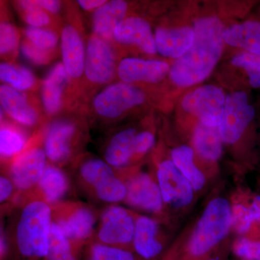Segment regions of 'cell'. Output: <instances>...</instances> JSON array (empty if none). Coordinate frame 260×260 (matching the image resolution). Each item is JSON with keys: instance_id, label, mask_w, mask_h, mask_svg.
<instances>
[{"instance_id": "3957f363", "label": "cell", "mask_w": 260, "mask_h": 260, "mask_svg": "<svg viewBox=\"0 0 260 260\" xmlns=\"http://www.w3.org/2000/svg\"><path fill=\"white\" fill-rule=\"evenodd\" d=\"M232 221V208L228 200L216 198L210 201L189 240L191 255L200 257L208 254L226 237Z\"/></svg>"}, {"instance_id": "ee69618b", "label": "cell", "mask_w": 260, "mask_h": 260, "mask_svg": "<svg viewBox=\"0 0 260 260\" xmlns=\"http://www.w3.org/2000/svg\"><path fill=\"white\" fill-rule=\"evenodd\" d=\"M8 250V244H7L6 239L4 234L1 233V238H0V253H1V257L6 254Z\"/></svg>"}, {"instance_id": "5bb4252c", "label": "cell", "mask_w": 260, "mask_h": 260, "mask_svg": "<svg viewBox=\"0 0 260 260\" xmlns=\"http://www.w3.org/2000/svg\"><path fill=\"white\" fill-rule=\"evenodd\" d=\"M114 39L121 44L138 46L147 54L157 52L155 38L150 25L138 17L124 19L116 28Z\"/></svg>"}, {"instance_id": "e0dca14e", "label": "cell", "mask_w": 260, "mask_h": 260, "mask_svg": "<svg viewBox=\"0 0 260 260\" xmlns=\"http://www.w3.org/2000/svg\"><path fill=\"white\" fill-rule=\"evenodd\" d=\"M70 241H83L91 235L95 226L93 212L84 206L73 207L55 222Z\"/></svg>"}, {"instance_id": "ac0fdd59", "label": "cell", "mask_w": 260, "mask_h": 260, "mask_svg": "<svg viewBox=\"0 0 260 260\" xmlns=\"http://www.w3.org/2000/svg\"><path fill=\"white\" fill-rule=\"evenodd\" d=\"M0 101L5 112L14 120L25 126L37 124V113L21 92L3 84L0 87Z\"/></svg>"}, {"instance_id": "f1b7e54d", "label": "cell", "mask_w": 260, "mask_h": 260, "mask_svg": "<svg viewBox=\"0 0 260 260\" xmlns=\"http://www.w3.org/2000/svg\"><path fill=\"white\" fill-rule=\"evenodd\" d=\"M26 143V136L23 132L12 125H2L0 130V153L3 158L18 156L23 153Z\"/></svg>"}, {"instance_id": "7bdbcfd3", "label": "cell", "mask_w": 260, "mask_h": 260, "mask_svg": "<svg viewBox=\"0 0 260 260\" xmlns=\"http://www.w3.org/2000/svg\"><path fill=\"white\" fill-rule=\"evenodd\" d=\"M254 220L260 222V196L256 197L250 208Z\"/></svg>"}, {"instance_id": "44dd1931", "label": "cell", "mask_w": 260, "mask_h": 260, "mask_svg": "<svg viewBox=\"0 0 260 260\" xmlns=\"http://www.w3.org/2000/svg\"><path fill=\"white\" fill-rule=\"evenodd\" d=\"M158 226L153 219L141 216L135 220L133 244L140 256L149 259L158 256L162 249L161 243L157 238Z\"/></svg>"}, {"instance_id": "d4e9b609", "label": "cell", "mask_w": 260, "mask_h": 260, "mask_svg": "<svg viewBox=\"0 0 260 260\" xmlns=\"http://www.w3.org/2000/svg\"><path fill=\"white\" fill-rule=\"evenodd\" d=\"M44 201L55 204L64 196L69 188L68 178L62 171L54 166H47L39 183Z\"/></svg>"}, {"instance_id": "83f0119b", "label": "cell", "mask_w": 260, "mask_h": 260, "mask_svg": "<svg viewBox=\"0 0 260 260\" xmlns=\"http://www.w3.org/2000/svg\"><path fill=\"white\" fill-rule=\"evenodd\" d=\"M0 78L20 92L30 90L36 83L35 76L28 68L7 62L0 65Z\"/></svg>"}, {"instance_id": "cb8c5ba5", "label": "cell", "mask_w": 260, "mask_h": 260, "mask_svg": "<svg viewBox=\"0 0 260 260\" xmlns=\"http://www.w3.org/2000/svg\"><path fill=\"white\" fill-rule=\"evenodd\" d=\"M194 146L197 152L203 158L216 160L222 154V142L218 126L205 125L198 123L194 133Z\"/></svg>"}, {"instance_id": "d6986e66", "label": "cell", "mask_w": 260, "mask_h": 260, "mask_svg": "<svg viewBox=\"0 0 260 260\" xmlns=\"http://www.w3.org/2000/svg\"><path fill=\"white\" fill-rule=\"evenodd\" d=\"M127 5L121 0L107 2L95 11L93 15V30L95 35L110 40L114 39V31L124 20Z\"/></svg>"}, {"instance_id": "d590c367", "label": "cell", "mask_w": 260, "mask_h": 260, "mask_svg": "<svg viewBox=\"0 0 260 260\" xmlns=\"http://www.w3.org/2000/svg\"><path fill=\"white\" fill-rule=\"evenodd\" d=\"M254 221L249 208L242 205H236L232 208V226L239 234H244L250 229Z\"/></svg>"}, {"instance_id": "8992f818", "label": "cell", "mask_w": 260, "mask_h": 260, "mask_svg": "<svg viewBox=\"0 0 260 260\" xmlns=\"http://www.w3.org/2000/svg\"><path fill=\"white\" fill-rule=\"evenodd\" d=\"M145 93L129 84L117 83L100 92L93 100V107L103 117L115 119L132 108L144 102Z\"/></svg>"}, {"instance_id": "7a4b0ae2", "label": "cell", "mask_w": 260, "mask_h": 260, "mask_svg": "<svg viewBox=\"0 0 260 260\" xmlns=\"http://www.w3.org/2000/svg\"><path fill=\"white\" fill-rule=\"evenodd\" d=\"M52 213L49 205L34 200L24 207L16 228L17 246L26 257H47Z\"/></svg>"}, {"instance_id": "7c38bea8", "label": "cell", "mask_w": 260, "mask_h": 260, "mask_svg": "<svg viewBox=\"0 0 260 260\" xmlns=\"http://www.w3.org/2000/svg\"><path fill=\"white\" fill-rule=\"evenodd\" d=\"M169 64L164 61L125 58L118 67V75L123 83H158L169 73Z\"/></svg>"}, {"instance_id": "8d00e7d4", "label": "cell", "mask_w": 260, "mask_h": 260, "mask_svg": "<svg viewBox=\"0 0 260 260\" xmlns=\"http://www.w3.org/2000/svg\"><path fill=\"white\" fill-rule=\"evenodd\" d=\"M234 251L244 260H260V242L241 239L235 243Z\"/></svg>"}, {"instance_id": "4dcf8cb0", "label": "cell", "mask_w": 260, "mask_h": 260, "mask_svg": "<svg viewBox=\"0 0 260 260\" xmlns=\"http://www.w3.org/2000/svg\"><path fill=\"white\" fill-rule=\"evenodd\" d=\"M232 62L245 70L252 88H260V55L244 51L234 56Z\"/></svg>"}, {"instance_id": "30bf717a", "label": "cell", "mask_w": 260, "mask_h": 260, "mask_svg": "<svg viewBox=\"0 0 260 260\" xmlns=\"http://www.w3.org/2000/svg\"><path fill=\"white\" fill-rule=\"evenodd\" d=\"M44 150L32 148L15 157L10 168V179L19 190L25 191L39 184L46 168Z\"/></svg>"}, {"instance_id": "9a60e30c", "label": "cell", "mask_w": 260, "mask_h": 260, "mask_svg": "<svg viewBox=\"0 0 260 260\" xmlns=\"http://www.w3.org/2000/svg\"><path fill=\"white\" fill-rule=\"evenodd\" d=\"M194 40V30L191 27L158 28L155 30V47L162 56L181 57L190 49Z\"/></svg>"}, {"instance_id": "277c9868", "label": "cell", "mask_w": 260, "mask_h": 260, "mask_svg": "<svg viewBox=\"0 0 260 260\" xmlns=\"http://www.w3.org/2000/svg\"><path fill=\"white\" fill-rule=\"evenodd\" d=\"M255 109L249 104L247 95L244 91L228 95L223 118L218 126L223 142L226 144L237 143L255 117Z\"/></svg>"}, {"instance_id": "836d02e7", "label": "cell", "mask_w": 260, "mask_h": 260, "mask_svg": "<svg viewBox=\"0 0 260 260\" xmlns=\"http://www.w3.org/2000/svg\"><path fill=\"white\" fill-rule=\"evenodd\" d=\"M91 260H135L129 251L114 246L96 244L91 249Z\"/></svg>"}, {"instance_id": "b9f144b4", "label": "cell", "mask_w": 260, "mask_h": 260, "mask_svg": "<svg viewBox=\"0 0 260 260\" xmlns=\"http://www.w3.org/2000/svg\"><path fill=\"white\" fill-rule=\"evenodd\" d=\"M107 3L106 0H79L78 2L80 8L85 10H96Z\"/></svg>"}, {"instance_id": "4fadbf2b", "label": "cell", "mask_w": 260, "mask_h": 260, "mask_svg": "<svg viewBox=\"0 0 260 260\" xmlns=\"http://www.w3.org/2000/svg\"><path fill=\"white\" fill-rule=\"evenodd\" d=\"M62 64L70 78H79L85 71V53L83 39L73 25L64 27L61 35Z\"/></svg>"}, {"instance_id": "2e32d148", "label": "cell", "mask_w": 260, "mask_h": 260, "mask_svg": "<svg viewBox=\"0 0 260 260\" xmlns=\"http://www.w3.org/2000/svg\"><path fill=\"white\" fill-rule=\"evenodd\" d=\"M75 133V126L68 121L53 123L48 130L44 152L49 160L54 162L63 161L71 151V141Z\"/></svg>"}, {"instance_id": "f546056e", "label": "cell", "mask_w": 260, "mask_h": 260, "mask_svg": "<svg viewBox=\"0 0 260 260\" xmlns=\"http://www.w3.org/2000/svg\"><path fill=\"white\" fill-rule=\"evenodd\" d=\"M47 258L49 260H75L70 239L54 221L51 225Z\"/></svg>"}, {"instance_id": "52a82bcc", "label": "cell", "mask_w": 260, "mask_h": 260, "mask_svg": "<svg viewBox=\"0 0 260 260\" xmlns=\"http://www.w3.org/2000/svg\"><path fill=\"white\" fill-rule=\"evenodd\" d=\"M135 230L131 214L125 208L113 205L103 212L98 237L102 244L123 245L133 242Z\"/></svg>"}, {"instance_id": "ab89813d", "label": "cell", "mask_w": 260, "mask_h": 260, "mask_svg": "<svg viewBox=\"0 0 260 260\" xmlns=\"http://www.w3.org/2000/svg\"><path fill=\"white\" fill-rule=\"evenodd\" d=\"M13 181L9 178L1 177L0 178V200L1 203L7 201L13 191Z\"/></svg>"}, {"instance_id": "7402d4cb", "label": "cell", "mask_w": 260, "mask_h": 260, "mask_svg": "<svg viewBox=\"0 0 260 260\" xmlns=\"http://www.w3.org/2000/svg\"><path fill=\"white\" fill-rule=\"evenodd\" d=\"M224 42L233 47L260 55V22L249 20L225 28Z\"/></svg>"}, {"instance_id": "8fae6325", "label": "cell", "mask_w": 260, "mask_h": 260, "mask_svg": "<svg viewBox=\"0 0 260 260\" xmlns=\"http://www.w3.org/2000/svg\"><path fill=\"white\" fill-rule=\"evenodd\" d=\"M126 186V201L135 208L158 213L162 209L161 192L158 184L146 174L132 177Z\"/></svg>"}, {"instance_id": "9c48e42d", "label": "cell", "mask_w": 260, "mask_h": 260, "mask_svg": "<svg viewBox=\"0 0 260 260\" xmlns=\"http://www.w3.org/2000/svg\"><path fill=\"white\" fill-rule=\"evenodd\" d=\"M157 178L164 203L176 207L190 204L194 197V189L172 160H165L160 164Z\"/></svg>"}, {"instance_id": "603a6c76", "label": "cell", "mask_w": 260, "mask_h": 260, "mask_svg": "<svg viewBox=\"0 0 260 260\" xmlns=\"http://www.w3.org/2000/svg\"><path fill=\"white\" fill-rule=\"evenodd\" d=\"M136 130L129 128L116 133L107 145L105 160L112 167H124L135 153Z\"/></svg>"}, {"instance_id": "484cf974", "label": "cell", "mask_w": 260, "mask_h": 260, "mask_svg": "<svg viewBox=\"0 0 260 260\" xmlns=\"http://www.w3.org/2000/svg\"><path fill=\"white\" fill-rule=\"evenodd\" d=\"M194 152L190 147L182 145L173 149L172 161L179 172L189 181L195 191L200 190L205 185V177L193 161Z\"/></svg>"}, {"instance_id": "6da1fadb", "label": "cell", "mask_w": 260, "mask_h": 260, "mask_svg": "<svg viewBox=\"0 0 260 260\" xmlns=\"http://www.w3.org/2000/svg\"><path fill=\"white\" fill-rule=\"evenodd\" d=\"M224 30L223 24L215 17L195 22L192 46L171 69V79L176 85L190 86L209 76L223 52Z\"/></svg>"}, {"instance_id": "f6af8a7d", "label": "cell", "mask_w": 260, "mask_h": 260, "mask_svg": "<svg viewBox=\"0 0 260 260\" xmlns=\"http://www.w3.org/2000/svg\"><path fill=\"white\" fill-rule=\"evenodd\" d=\"M210 260H218V259H210Z\"/></svg>"}, {"instance_id": "ffe728a7", "label": "cell", "mask_w": 260, "mask_h": 260, "mask_svg": "<svg viewBox=\"0 0 260 260\" xmlns=\"http://www.w3.org/2000/svg\"><path fill=\"white\" fill-rule=\"evenodd\" d=\"M70 76L62 63H57L49 72L43 82L42 102L44 109L50 115L59 112L63 91Z\"/></svg>"}, {"instance_id": "d6a6232c", "label": "cell", "mask_w": 260, "mask_h": 260, "mask_svg": "<svg viewBox=\"0 0 260 260\" xmlns=\"http://www.w3.org/2000/svg\"><path fill=\"white\" fill-rule=\"evenodd\" d=\"M25 34L29 42L44 50L49 51L54 49L57 44V36L51 30L28 27L25 30Z\"/></svg>"}, {"instance_id": "1f68e13d", "label": "cell", "mask_w": 260, "mask_h": 260, "mask_svg": "<svg viewBox=\"0 0 260 260\" xmlns=\"http://www.w3.org/2000/svg\"><path fill=\"white\" fill-rule=\"evenodd\" d=\"M19 5L24 10V18L30 27L41 28L50 23V17L47 12L39 8L36 5L35 1H20Z\"/></svg>"}, {"instance_id": "e575fe53", "label": "cell", "mask_w": 260, "mask_h": 260, "mask_svg": "<svg viewBox=\"0 0 260 260\" xmlns=\"http://www.w3.org/2000/svg\"><path fill=\"white\" fill-rule=\"evenodd\" d=\"M18 31L11 23L3 22L0 25V53L5 56L13 54L18 49Z\"/></svg>"}, {"instance_id": "4316f807", "label": "cell", "mask_w": 260, "mask_h": 260, "mask_svg": "<svg viewBox=\"0 0 260 260\" xmlns=\"http://www.w3.org/2000/svg\"><path fill=\"white\" fill-rule=\"evenodd\" d=\"M82 179L91 186L94 191L105 185L116 177L112 167L100 159H90L84 162L80 168Z\"/></svg>"}, {"instance_id": "5b68a950", "label": "cell", "mask_w": 260, "mask_h": 260, "mask_svg": "<svg viewBox=\"0 0 260 260\" xmlns=\"http://www.w3.org/2000/svg\"><path fill=\"white\" fill-rule=\"evenodd\" d=\"M225 98L221 89L205 85L188 93L181 102L186 112L199 118L200 122L219 126L223 118Z\"/></svg>"}, {"instance_id": "60d3db41", "label": "cell", "mask_w": 260, "mask_h": 260, "mask_svg": "<svg viewBox=\"0 0 260 260\" xmlns=\"http://www.w3.org/2000/svg\"><path fill=\"white\" fill-rule=\"evenodd\" d=\"M36 5L47 13H57L60 10L61 5L55 0H36Z\"/></svg>"}, {"instance_id": "74e56055", "label": "cell", "mask_w": 260, "mask_h": 260, "mask_svg": "<svg viewBox=\"0 0 260 260\" xmlns=\"http://www.w3.org/2000/svg\"><path fill=\"white\" fill-rule=\"evenodd\" d=\"M22 54L28 60L37 65L46 64L50 60V52L32 44L29 41H24L20 46Z\"/></svg>"}, {"instance_id": "f35d334b", "label": "cell", "mask_w": 260, "mask_h": 260, "mask_svg": "<svg viewBox=\"0 0 260 260\" xmlns=\"http://www.w3.org/2000/svg\"><path fill=\"white\" fill-rule=\"evenodd\" d=\"M155 143V137L150 132L137 134L135 138V153L143 154L148 152Z\"/></svg>"}, {"instance_id": "ba28073f", "label": "cell", "mask_w": 260, "mask_h": 260, "mask_svg": "<svg viewBox=\"0 0 260 260\" xmlns=\"http://www.w3.org/2000/svg\"><path fill=\"white\" fill-rule=\"evenodd\" d=\"M115 72L114 52L107 40L93 35L89 39L85 55V74L95 84L109 83Z\"/></svg>"}]
</instances>
